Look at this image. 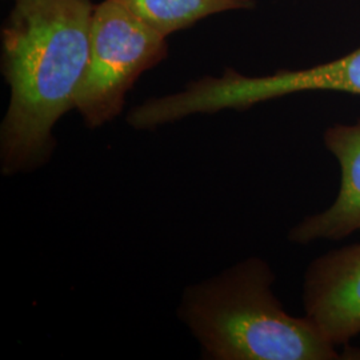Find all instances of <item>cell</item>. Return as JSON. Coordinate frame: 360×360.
<instances>
[{"label": "cell", "mask_w": 360, "mask_h": 360, "mask_svg": "<svg viewBox=\"0 0 360 360\" xmlns=\"http://www.w3.org/2000/svg\"><path fill=\"white\" fill-rule=\"evenodd\" d=\"M167 55L166 37L146 25L117 0L95 6L90 60L75 108L90 129L120 114L126 95L144 71Z\"/></svg>", "instance_id": "obj_4"}, {"label": "cell", "mask_w": 360, "mask_h": 360, "mask_svg": "<svg viewBox=\"0 0 360 360\" xmlns=\"http://www.w3.org/2000/svg\"><path fill=\"white\" fill-rule=\"evenodd\" d=\"M349 355H355V356H352V358H355V359H360V351L358 349V351H355L354 354H349Z\"/></svg>", "instance_id": "obj_8"}, {"label": "cell", "mask_w": 360, "mask_h": 360, "mask_svg": "<svg viewBox=\"0 0 360 360\" xmlns=\"http://www.w3.org/2000/svg\"><path fill=\"white\" fill-rule=\"evenodd\" d=\"M94 10L91 0H16L1 34V68L11 89L0 129L4 175L50 159L52 129L75 108L87 72Z\"/></svg>", "instance_id": "obj_1"}, {"label": "cell", "mask_w": 360, "mask_h": 360, "mask_svg": "<svg viewBox=\"0 0 360 360\" xmlns=\"http://www.w3.org/2000/svg\"><path fill=\"white\" fill-rule=\"evenodd\" d=\"M304 315L334 346L360 335V243L316 257L303 283Z\"/></svg>", "instance_id": "obj_5"}, {"label": "cell", "mask_w": 360, "mask_h": 360, "mask_svg": "<svg viewBox=\"0 0 360 360\" xmlns=\"http://www.w3.org/2000/svg\"><path fill=\"white\" fill-rule=\"evenodd\" d=\"M309 91H336L360 96V47L328 63L279 71L267 77H245L227 70L220 77H205L178 94L146 102L132 110L127 120L135 129H155L193 114L245 110Z\"/></svg>", "instance_id": "obj_3"}, {"label": "cell", "mask_w": 360, "mask_h": 360, "mask_svg": "<svg viewBox=\"0 0 360 360\" xmlns=\"http://www.w3.org/2000/svg\"><path fill=\"white\" fill-rule=\"evenodd\" d=\"M146 25L168 35L215 13L248 10L254 0H117Z\"/></svg>", "instance_id": "obj_7"}, {"label": "cell", "mask_w": 360, "mask_h": 360, "mask_svg": "<svg viewBox=\"0 0 360 360\" xmlns=\"http://www.w3.org/2000/svg\"><path fill=\"white\" fill-rule=\"evenodd\" d=\"M270 266L250 257L190 288L181 316L210 359H342L304 315H290L272 291Z\"/></svg>", "instance_id": "obj_2"}, {"label": "cell", "mask_w": 360, "mask_h": 360, "mask_svg": "<svg viewBox=\"0 0 360 360\" xmlns=\"http://www.w3.org/2000/svg\"><path fill=\"white\" fill-rule=\"evenodd\" d=\"M324 146L339 163L340 187L331 206L291 230L290 240L299 245L339 240L360 231V120L326 129Z\"/></svg>", "instance_id": "obj_6"}]
</instances>
